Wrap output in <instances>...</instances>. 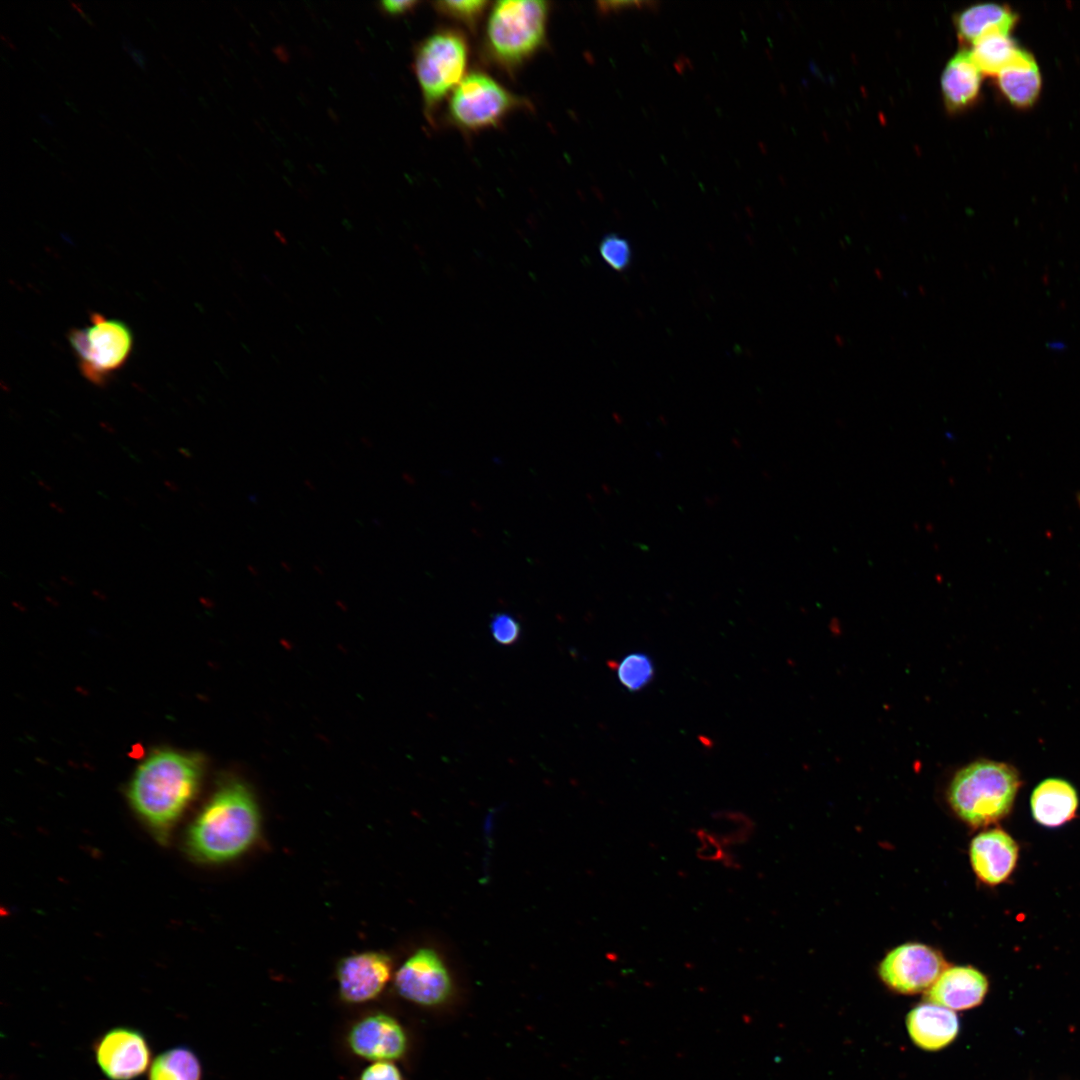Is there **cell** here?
I'll return each instance as SVG.
<instances>
[{
  "instance_id": "obj_31",
  "label": "cell",
  "mask_w": 1080,
  "mask_h": 1080,
  "mask_svg": "<svg viewBox=\"0 0 1080 1080\" xmlns=\"http://www.w3.org/2000/svg\"><path fill=\"white\" fill-rule=\"evenodd\" d=\"M1047 346L1052 350L1061 351L1065 348V343L1055 340L1053 342H1048Z\"/></svg>"
},
{
  "instance_id": "obj_5",
  "label": "cell",
  "mask_w": 1080,
  "mask_h": 1080,
  "mask_svg": "<svg viewBox=\"0 0 1080 1080\" xmlns=\"http://www.w3.org/2000/svg\"><path fill=\"white\" fill-rule=\"evenodd\" d=\"M467 62V41L454 29L437 31L417 47L413 65L428 118L463 80Z\"/></svg>"
},
{
  "instance_id": "obj_10",
  "label": "cell",
  "mask_w": 1080,
  "mask_h": 1080,
  "mask_svg": "<svg viewBox=\"0 0 1080 1080\" xmlns=\"http://www.w3.org/2000/svg\"><path fill=\"white\" fill-rule=\"evenodd\" d=\"M150 1058V1048L144 1035L131 1028L112 1029L96 1044L97 1063L112 1080H131L141 1075L147 1069Z\"/></svg>"
},
{
  "instance_id": "obj_37",
  "label": "cell",
  "mask_w": 1080,
  "mask_h": 1080,
  "mask_svg": "<svg viewBox=\"0 0 1080 1080\" xmlns=\"http://www.w3.org/2000/svg\"><path fill=\"white\" fill-rule=\"evenodd\" d=\"M39 484H40L41 486H43V487H44V489H46V490H50L49 486L45 485V484H44V483H43L42 481H39Z\"/></svg>"
},
{
  "instance_id": "obj_8",
  "label": "cell",
  "mask_w": 1080,
  "mask_h": 1080,
  "mask_svg": "<svg viewBox=\"0 0 1080 1080\" xmlns=\"http://www.w3.org/2000/svg\"><path fill=\"white\" fill-rule=\"evenodd\" d=\"M948 967L942 954L922 943H905L889 951L878 967L882 982L892 991H927Z\"/></svg>"
},
{
  "instance_id": "obj_19",
  "label": "cell",
  "mask_w": 1080,
  "mask_h": 1080,
  "mask_svg": "<svg viewBox=\"0 0 1080 1080\" xmlns=\"http://www.w3.org/2000/svg\"><path fill=\"white\" fill-rule=\"evenodd\" d=\"M1016 22L1012 11L995 3H981L962 10L955 17L957 35L961 41L973 44L995 30L1010 32Z\"/></svg>"
},
{
  "instance_id": "obj_1",
  "label": "cell",
  "mask_w": 1080,
  "mask_h": 1080,
  "mask_svg": "<svg viewBox=\"0 0 1080 1080\" xmlns=\"http://www.w3.org/2000/svg\"><path fill=\"white\" fill-rule=\"evenodd\" d=\"M199 757L159 750L136 770L128 789L131 806L160 842L170 833L194 798L201 777Z\"/></svg>"
},
{
  "instance_id": "obj_9",
  "label": "cell",
  "mask_w": 1080,
  "mask_h": 1080,
  "mask_svg": "<svg viewBox=\"0 0 1080 1080\" xmlns=\"http://www.w3.org/2000/svg\"><path fill=\"white\" fill-rule=\"evenodd\" d=\"M394 983L400 996L421 1006L442 1004L452 991L444 961L430 948L415 951L397 970Z\"/></svg>"
},
{
  "instance_id": "obj_2",
  "label": "cell",
  "mask_w": 1080,
  "mask_h": 1080,
  "mask_svg": "<svg viewBox=\"0 0 1080 1080\" xmlns=\"http://www.w3.org/2000/svg\"><path fill=\"white\" fill-rule=\"evenodd\" d=\"M260 833V814L252 793L239 781L223 784L191 824L186 847L193 858L221 863L245 853Z\"/></svg>"
},
{
  "instance_id": "obj_22",
  "label": "cell",
  "mask_w": 1080,
  "mask_h": 1080,
  "mask_svg": "<svg viewBox=\"0 0 1080 1080\" xmlns=\"http://www.w3.org/2000/svg\"><path fill=\"white\" fill-rule=\"evenodd\" d=\"M617 679L630 692L645 688L654 678L655 667L649 655L633 652L615 664Z\"/></svg>"
},
{
  "instance_id": "obj_33",
  "label": "cell",
  "mask_w": 1080,
  "mask_h": 1080,
  "mask_svg": "<svg viewBox=\"0 0 1080 1080\" xmlns=\"http://www.w3.org/2000/svg\"><path fill=\"white\" fill-rule=\"evenodd\" d=\"M164 484H165V485H166V486H167V487L169 488V490H171V491H173V492H176V491H178V490H179V489H178V486H177V484H176V483H174V482H172V481H169V480L167 481V480H166V481L164 482Z\"/></svg>"
},
{
  "instance_id": "obj_18",
  "label": "cell",
  "mask_w": 1080,
  "mask_h": 1080,
  "mask_svg": "<svg viewBox=\"0 0 1080 1080\" xmlns=\"http://www.w3.org/2000/svg\"><path fill=\"white\" fill-rule=\"evenodd\" d=\"M997 76L999 88L1011 104L1027 107L1037 99L1041 77L1034 58L1028 52L1019 49Z\"/></svg>"
},
{
  "instance_id": "obj_34",
  "label": "cell",
  "mask_w": 1080,
  "mask_h": 1080,
  "mask_svg": "<svg viewBox=\"0 0 1080 1080\" xmlns=\"http://www.w3.org/2000/svg\"><path fill=\"white\" fill-rule=\"evenodd\" d=\"M56 504H57V503H53V502H51V503H50V506H51V507H52L53 509L57 510V511H58L59 513H63L64 509H63L62 507H60L59 505H56Z\"/></svg>"
},
{
  "instance_id": "obj_12",
  "label": "cell",
  "mask_w": 1080,
  "mask_h": 1080,
  "mask_svg": "<svg viewBox=\"0 0 1080 1080\" xmlns=\"http://www.w3.org/2000/svg\"><path fill=\"white\" fill-rule=\"evenodd\" d=\"M352 1052L371 1061H392L402 1057L407 1037L391 1016L376 1013L364 1017L350 1030L347 1038Z\"/></svg>"
},
{
  "instance_id": "obj_3",
  "label": "cell",
  "mask_w": 1080,
  "mask_h": 1080,
  "mask_svg": "<svg viewBox=\"0 0 1080 1080\" xmlns=\"http://www.w3.org/2000/svg\"><path fill=\"white\" fill-rule=\"evenodd\" d=\"M1021 783L1014 766L982 759L956 772L947 790V800L964 823L974 828L985 827L1011 812Z\"/></svg>"
},
{
  "instance_id": "obj_30",
  "label": "cell",
  "mask_w": 1080,
  "mask_h": 1080,
  "mask_svg": "<svg viewBox=\"0 0 1080 1080\" xmlns=\"http://www.w3.org/2000/svg\"><path fill=\"white\" fill-rule=\"evenodd\" d=\"M130 56L141 69H146V58L141 50L133 48L130 52Z\"/></svg>"
},
{
  "instance_id": "obj_25",
  "label": "cell",
  "mask_w": 1080,
  "mask_h": 1080,
  "mask_svg": "<svg viewBox=\"0 0 1080 1080\" xmlns=\"http://www.w3.org/2000/svg\"><path fill=\"white\" fill-rule=\"evenodd\" d=\"M489 627L493 639L500 645L511 646L520 639V622L510 613H495L491 617Z\"/></svg>"
},
{
  "instance_id": "obj_13",
  "label": "cell",
  "mask_w": 1080,
  "mask_h": 1080,
  "mask_svg": "<svg viewBox=\"0 0 1080 1080\" xmlns=\"http://www.w3.org/2000/svg\"><path fill=\"white\" fill-rule=\"evenodd\" d=\"M1018 856L1017 843L1001 828L985 830L970 843L972 869L977 878L989 886L999 885L1011 876Z\"/></svg>"
},
{
  "instance_id": "obj_27",
  "label": "cell",
  "mask_w": 1080,
  "mask_h": 1080,
  "mask_svg": "<svg viewBox=\"0 0 1080 1080\" xmlns=\"http://www.w3.org/2000/svg\"><path fill=\"white\" fill-rule=\"evenodd\" d=\"M360 1080H403L399 1069L390 1061H377L366 1067Z\"/></svg>"
},
{
  "instance_id": "obj_36",
  "label": "cell",
  "mask_w": 1080,
  "mask_h": 1080,
  "mask_svg": "<svg viewBox=\"0 0 1080 1080\" xmlns=\"http://www.w3.org/2000/svg\"><path fill=\"white\" fill-rule=\"evenodd\" d=\"M1076 502H1077L1078 506L1080 507V491H1078L1076 493Z\"/></svg>"
},
{
  "instance_id": "obj_20",
  "label": "cell",
  "mask_w": 1080,
  "mask_h": 1080,
  "mask_svg": "<svg viewBox=\"0 0 1080 1080\" xmlns=\"http://www.w3.org/2000/svg\"><path fill=\"white\" fill-rule=\"evenodd\" d=\"M1010 32L995 30L977 39L970 50L971 57L987 75H998L1014 58L1019 48L1009 36Z\"/></svg>"
},
{
  "instance_id": "obj_28",
  "label": "cell",
  "mask_w": 1080,
  "mask_h": 1080,
  "mask_svg": "<svg viewBox=\"0 0 1080 1080\" xmlns=\"http://www.w3.org/2000/svg\"><path fill=\"white\" fill-rule=\"evenodd\" d=\"M649 5H655V3L654 2H646V1H640V2L639 1H610V2L606 1V2H598V8L603 13H608V12H612V11H618V10H622V9H625V8H633V7L634 8H641L642 6H649Z\"/></svg>"
},
{
  "instance_id": "obj_17",
  "label": "cell",
  "mask_w": 1080,
  "mask_h": 1080,
  "mask_svg": "<svg viewBox=\"0 0 1080 1080\" xmlns=\"http://www.w3.org/2000/svg\"><path fill=\"white\" fill-rule=\"evenodd\" d=\"M981 74L970 51L961 50L948 61L941 76V91L949 111L963 110L975 101Z\"/></svg>"
},
{
  "instance_id": "obj_26",
  "label": "cell",
  "mask_w": 1080,
  "mask_h": 1080,
  "mask_svg": "<svg viewBox=\"0 0 1080 1080\" xmlns=\"http://www.w3.org/2000/svg\"><path fill=\"white\" fill-rule=\"evenodd\" d=\"M696 836L700 842L697 854L701 859L731 864L730 857L724 849L725 842L720 836H716L706 830H698Z\"/></svg>"
},
{
  "instance_id": "obj_21",
  "label": "cell",
  "mask_w": 1080,
  "mask_h": 1080,
  "mask_svg": "<svg viewBox=\"0 0 1080 1080\" xmlns=\"http://www.w3.org/2000/svg\"><path fill=\"white\" fill-rule=\"evenodd\" d=\"M201 1074V1064L194 1052L186 1047H176L154 1059L149 1080H201Z\"/></svg>"
},
{
  "instance_id": "obj_15",
  "label": "cell",
  "mask_w": 1080,
  "mask_h": 1080,
  "mask_svg": "<svg viewBox=\"0 0 1080 1080\" xmlns=\"http://www.w3.org/2000/svg\"><path fill=\"white\" fill-rule=\"evenodd\" d=\"M906 1027L913 1043L927 1051L947 1047L959 1032L954 1011L927 1002L914 1007L906 1017Z\"/></svg>"
},
{
  "instance_id": "obj_24",
  "label": "cell",
  "mask_w": 1080,
  "mask_h": 1080,
  "mask_svg": "<svg viewBox=\"0 0 1080 1080\" xmlns=\"http://www.w3.org/2000/svg\"><path fill=\"white\" fill-rule=\"evenodd\" d=\"M599 252L602 259L616 271L627 269L631 263L632 250L629 242L615 233L602 238Z\"/></svg>"
},
{
  "instance_id": "obj_23",
  "label": "cell",
  "mask_w": 1080,
  "mask_h": 1080,
  "mask_svg": "<svg viewBox=\"0 0 1080 1080\" xmlns=\"http://www.w3.org/2000/svg\"><path fill=\"white\" fill-rule=\"evenodd\" d=\"M434 8L448 18L474 28L484 14L489 2L483 0L437 1Z\"/></svg>"
},
{
  "instance_id": "obj_14",
  "label": "cell",
  "mask_w": 1080,
  "mask_h": 1080,
  "mask_svg": "<svg viewBox=\"0 0 1080 1080\" xmlns=\"http://www.w3.org/2000/svg\"><path fill=\"white\" fill-rule=\"evenodd\" d=\"M988 990V980L971 966L947 967L926 991L927 1002L952 1011L978 1006Z\"/></svg>"
},
{
  "instance_id": "obj_6",
  "label": "cell",
  "mask_w": 1080,
  "mask_h": 1080,
  "mask_svg": "<svg viewBox=\"0 0 1080 1080\" xmlns=\"http://www.w3.org/2000/svg\"><path fill=\"white\" fill-rule=\"evenodd\" d=\"M68 340L82 376L95 385L105 384L119 371L133 348L129 327L99 313L91 314L89 325L71 329Z\"/></svg>"
},
{
  "instance_id": "obj_16",
  "label": "cell",
  "mask_w": 1080,
  "mask_h": 1080,
  "mask_svg": "<svg viewBox=\"0 0 1080 1080\" xmlns=\"http://www.w3.org/2000/svg\"><path fill=\"white\" fill-rule=\"evenodd\" d=\"M1079 799L1074 786L1060 778H1047L1033 790L1030 798L1032 816L1042 826L1055 828L1071 821Z\"/></svg>"
},
{
  "instance_id": "obj_4",
  "label": "cell",
  "mask_w": 1080,
  "mask_h": 1080,
  "mask_svg": "<svg viewBox=\"0 0 1080 1080\" xmlns=\"http://www.w3.org/2000/svg\"><path fill=\"white\" fill-rule=\"evenodd\" d=\"M549 3L539 0H503L492 7L485 33L489 55L512 69L531 57L544 43Z\"/></svg>"
},
{
  "instance_id": "obj_11",
  "label": "cell",
  "mask_w": 1080,
  "mask_h": 1080,
  "mask_svg": "<svg viewBox=\"0 0 1080 1080\" xmlns=\"http://www.w3.org/2000/svg\"><path fill=\"white\" fill-rule=\"evenodd\" d=\"M389 956L380 952L350 955L338 965L337 981L343 1001L351 1004L375 999L391 977Z\"/></svg>"
},
{
  "instance_id": "obj_7",
  "label": "cell",
  "mask_w": 1080,
  "mask_h": 1080,
  "mask_svg": "<svg viewBox=\"0 0 1080 1080\" xmlns=\"http://www.w3.org/2000/svg\"><path fill=\"white\" fill-rule=\"evenodd\" d=\"M521 104V99L495 79L477 71L466 75L453 90L448 112L459 128L479 131L497 125Z\"/></svg>"
},
{
  "instance_id": "obj_35",
  "label": "cell",
  "mask_w": 1080,
  "mask_h": 1080,
  "mask_svg": "<svg viewBox=\"0 0 1080 1080\" xmlns=\"http://www.w3.org/2000/svg\"><path fill=\"white\" fill-rule=\"evenodd\" d=\"M40 118H41V119H42V120H43V121H44L45 123H47V124H49V125H53L52 121H50V118H49V117H47L46 115H44V114H40Z\"/></svg>"
},
{
  "instance_id": "obj_32",
  "label": "cell",
  "mask_w": 1080,
  "mask_h": 1080,
  "mask_svg": "<svg viewBox=\"0 0 1080 1080\" xmlns=\"http://www.w3.org/2000/svg\"><path fill=\"white\" fill-rule=\"evenodd\" d=\"M122 47L128 53L133 49L131 42L126 37H122Z\"/></svg>"
},
{
  "instance_id": "obj_29",
  "label": "cell",
  "mask_w": 1080,
  "mask_h": 1080,
  "mask_svg": "<svg viewBox=\"0 0 1080 1080\" xmlns=\"http://www.w3.org/2000/svg\"><path fill=\"white\" fill-rule=\"evenodd\" d=\"M416 1H383L380 8L389 15H402L414 9Z\"/></svg>"
}]
</instances>
